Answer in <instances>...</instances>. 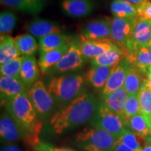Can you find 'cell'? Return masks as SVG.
<instances>
[{
  "label": "cell",
  "instance_id": "1f68e13d",
  "mask_svg": "<svg viewBox=\"0 0 151 151\" xmlns=\"http://www.w3.org/2000/svg\"><path fill=\"white\" fill-rule=\"evenodd\" d=\"M22 65V56L17 58L12 61L0 66L1 76L9 78L20 79V69Z\"/></svg>",
  "mask_w": 151,
  "mask_h": 151
},
{
  "label": "cell",
  "instance_id": "60d3db41",
  "mask_svg": "<svg viewBox=\"0 0 151 151\" xmlns=\"http://www.w3.org/2000/svg\"><path fill=\"white\" fill-rule=\"evenodd\" d=\"M142 151H151V145L150 144L145 145Z\"/></svg>",
  "mask_w": 151,
  "mask_h": 151
},
{
  "label": "cell",
  "instance_id": "8d00e7d4",
  "mask_svg": "<svg viewBox=\"0 0 151 151\" xmlns=\"http://www.w3.org/2000/svg\"><path fill=\"white\" fill-rule=\"evenodd\" d=\"M112 151H142V150H132V149L128 148L127 146H124L122 143L117 141L116 146H115L114 148L113 149Z\"/></svg>",
  "mask_w": 151,
  "mask_h": 151
},
{
  "label": "cell",
  "instance_id": "f35d334b",
  "mask_svg": "<svg viewBox=\"0 0 151 151\" xmlns=\"http://www.w3.org/2000/svg\"><path fill=\"white\" fill-rule=\"evenodd\" d=\"M122 1H126V2L131 4L137 6H140L141 4H143L148 0H122Z\"/></svg>",
  "mask_w": 151,
  "mask_h": 151
},
{
  "label": "cell",
  "instance_id": "836d02e7",
  "mask_svg": "<svg viewBox=\"0 0 151 151\" xmlns=\"http://www.w3.org/2000/svg\"><path fill=\"white\" fill-rule=\"evenodd\" d=\"M139 113H141V106L139 94H129L124 104L123 111L124 118L128 121L129 118Z\"/></svg>",
  "mask_w": 151,
  "mask_h": 151
},
{
  "label": "cell",
  "instance_id": "30bf717a",
  "mask_svg": "<svg viewBox=\"0 0 151 151\" xmlns=\"http://www.w3.org/2000/svg\"><path fill=\"white\" fill-rule=\"evenodd\" d=\"M151 40V20L138 18L126 49L132 52L138 48L146 46Z\"/></svg>",
  "mask_w": 151,
  "mask_h": 151
},
{
  "label": "cell",
  "instance_id": "3957f363",
  "mask_svg": "<svg viewBox=\"0 0 151 151\" xmlns=\"http://www.w3.org/2000/svg\"><path fill=\"white\" fill-rule=\"evenodd\" d=\"M86 78L80 73H67L52 77L48 90L55 102L65 106L86 92Z\"/></svg>",
  "mask_w": 151,
  "mask_h": 151
},
{
  "label": "cell",
  "instance_id": "5b68a950",
  "mask_svg": "<svg viewBox=\"0 0 151 151\" xmlns=\"http://www.w3.org/2000/svg\"><path fill=\"white\" fill-rule=\"evenodd\" d=\"M93 127L109 132L118 138L127 128L128 123L123 117L110 110L102 102H99L98 108L91 119Z\"/></svg>",
  "mask_w": 151,
  "mask_h": 151
},
{
  "label": "cell",
  "instance_id": "4316f807",
  "mask_svg": "<svg viewBox=\"0 0 151 151\" xmlns=\"http://www.w3.org/2000/svg\"><path fill=\"white\" fill-rule=\"evenodd\" d=\"M126 58L130 65L146 73L148 68L151 67V50L146 46L140 47L134 51L129 52Z\"/></svg>",
  "mask_w": 151,
  "mask_h": 151
},
{
  "label": "cell",
  "instance_id": "d6986e66",
  "mask_svg": "<svg viewBox=\"0 0 151 151\" xmlns=\"http://www.w3.org/2000/svg\"><path fill=\"white\" fill-rule=\"evenodd\" d=\"M71 43H69L63 47L50 51L40 52L38 60V65L41 73L43 75H46L48 71L59 62L70 48Z\"/></svg>",
  "mask_w": 151,
  "mask_h": 151
},
{
  "label": "cell",
  "instance_id": "484cf974",
  "mask_svg": "<svg viewBox=\"0 0 151 151\" xmlns=\"http://www.w3.org/2000/svg\"><path fill=\"white\" fill-rule=\"evenodd\" d=\"M14 41L19 53L22 57L35 56L39 50V43L37 42L35 37L29 34L17 36Z\"/></svg>",
  "mask_w": 151,
  "mask_h": 151
},
{
  "label": "cell",
  "instance_id": "e0dca14e",
  "mask_svg": "<svg viewBox=\"0 0 151 151\" xmlns=\"http://www.w3.org/2000/svg\"><path fill=\"white\" fill-rule=\"evenodd\" d=\"M40 69L38 62L35 56L22 57V65L20 69V80L27 88L39 81Z\"/></svg>",
  "mask_w": 151,
  "mask_h": 151
},
{
  "label": "cell",
  "instance_id": "74e56055",
  "mask_svg": "<svg viewBox=\"0 0 151 151\" xmlns=\"http://www.w3.org/2000/svg\"><path fill=\"white\" fill-rule=\"evenodd\" d=\"M1 151H22L21 149L16 145H7L1 148Z\"/></svg>",
  "mask_w": 151,
  "mask_h": 151
},
{
  "label": "cell",
  "instance_id": "52a82bcc",
  "mask_svg": "<svg viewBox=\"0 0 151 151\" xmlns=\"http://www.w3.org/2000/svg\"><path fill=\"white\" fill-rule=\"evenodd\" d=\"M27 95L38 116L46 117L52 113L55 101L42 81H37L27 89Z\"/></svg>",
  "mask_w": 151,
  "mask_h": 151
},
{
  "label": "cell",
  "instance_id": "277c9868",
  "mask_svg": "<svg viewBox=\"0 0 151 151\" xmlns=\"http://www.w3.org/2000/svg\"><path fill=\"white\" fill-rule=\"evenodd\" d=\"M76 141L84 151H112L118 138L109 132L92 126L79 132Z\"/></svg>",
  "mask_w": 151,
  "mask_h": 151
},
{
  "label": "cell",
  "instance_id": "d590c367",
  "mask_svg": "<svg viewBox=\"0 0 151 151\" xmlns=\"http://www.w3.org/2000/svg\"><path fill=\"white\" fill-rule=\"evenodd\" d=\"M37 151H76L72 148L55 147L47 143L39 142L36 146Z\"/></svg>",
  "mask_w": 151,
  "mask_h": 151
},
{
  "label": "cell",
  "instance_id": "cb8c5ba5",
  "mask_svg": "<svg viewBox=\"0 0 151 151\" xmlns=\"http://www.w3.org/2000/svg\"><path fill=\"white\" fill-rule=\"evenodd\" d=\"M128 96L129 94L122 87L120 89L102 97V103L104 104L110 110L118 113V115L124 118V106Z\"/></svg>",
  "mask_w": 151,
  "mask_h": 151
},
{
  "label": "cell",
  "instance_id": "7402d4cb",
  "mask_svg": "<svg viewBox=\"0 0 151 151\" xmlns=\"http://www.w3.org/2000/svg\"><path fill=\"white\" fill-rule=\"evenodd\" d=\"M128 55L127 50L116 46L104 54L90 60V64L93 66L116 67L121 60L127 58Z\"/></svg>",
  "mask_w": 151,
  "mask_h": 151
},
{
  "label": "cell",
  "instance_id": "ba28073f",
  "mask_svg": "<svg viewBox=\"0 0 151 151\" xmlns=\"http://www.w3.org/2000/svg\"><path fill=\"white\" fill-rule=\"evenodd\" d=\"M111 21L107 16L93 19L83 26L81 36L90 40H111Z\"/></svg>",
  "mask_w": 151,
  "mask_h": 151
},
{
  "label": "cell",
  "instance_id": "7c38bea8",
  "mask_svg": "<svg viewBox=\"0 0 151 151\" xmlns=\"http://www.w3.org/2000/svg\"><path fill=\"white\" fill-rule=\"evenodd\" d=\"M78 39L79 48L87 60L101 55L116 46L111 40H90L81 36Z\"/></svg>",
  "mask_w": 151,
  "mask_h": 151
},
{
  "label": "cell",
  "instance_id": "4dcf8cb0",
  "mask_svg": "<svg viewBox=\"0 0 151 151\" xmlns=\"http://www.w3.org/2000/svg\"><path fill=\"white\" fill-rule=\"evenodd\" d=\"M145 139L137 134L132 130L127 128L122 135L118 139V141L122 143L128 148L135 150H143L141 146V139Z\"/></svg>",
  "mask_w": 151,
  "mask_h": 151
},
{
  "label": "cell",
  "instance_id": "5bb4252c",
  "mask_svg": "<svg viewBox=\"0 0 151 151\" xmlns=\"http://www.w3.org/2000/svg\"><path fill=\"white\" fill-rule=\"evenodd\" d=\"M60 8L68 16L83 18L93 12L95 2L94 0H61Z\"/></svg>",
  "mask_w": 151,
  "mask_h": 151
},
{
  "label": "cell",
  "instance_id": "d4e9b609",
  "mask_svg": "<svg viewBox=\"0 0 151 151\" xmlns=\"http://www.w3.org/2000/svg\"><path fill=\"white\" fill-rule=\"evenodd\" d=\"M15 44L14 38L8 35H1L0 38V64L5 65L20 57Z\"/></svg>",
  "mask_w": 151,
  "mask_h": 151
},
{
  "label": "cell",
  "instance_id": "ffe728a7",
  "mask_svg": "<svg viewBox=\"0 0 151 151\" xmlns=\"http://www.w3.org/2000/svg\"><path fill=\"white\" fill-rule=\"evenodd\" d=\"M114 67L91 65L86 73L87 82L94 89L102 90Z\"/></svg>",
  "mask_w": 151,
  "mask_h": 151
},
{
  "label": "cell",
  "instance_id": "8992f818",
  "mask_svg": "<svg viewBox=\"0 0 151 151\" xmlns=\"http://www.w3.org/2000/svg\"><path fill=\"white\" fill-rule=\"evenodd\" d=\"M79 39H76L71 43L70 48L62 58L59 62L49 70L46 75H60L74 72L86 65L87 60L79 48Z\"/></svg>",
  "mask_w": 151,
  "mask_h": 151
},
{
  "label": "cell",
  "instance_id": "f546056e",
  "mask_svg": "<svg viewBox=\"0 0 151 151\" xmlns=\"http://www.w3.org/2000/svg\"><path fill=\"white\" fill-rule=\"evenodd\" d=\"M141 113L151 124V86L148 78L143 81L139 92Z\"/></svg>",
  "mask_w": 151,
  "mask_h": 151
},
{
  "label": "cell",
  "instance_id": "d6a6232c",
  "mask_svg": "<svg viewBox=\"0 0 151 151\" xmlns=\"http://www.w3.org/2000/svg\"><path fill=\"white\" fill-rule=\"evenodd\" d=\"M17 17L11 11H3L0 14V32L1 35L12 32L16 25Z\"/></svg>",
  "mask_w": 151,
  "mask_h": 151
},
{
  "label": "cell",
  "instance_id": "b9f144b4",
  "mask_svg": "<svg viewBox=\"0 0 151 151\" xmlns=\"http://www.w3.org/2000/svg\"><path fill=\"white\" fill-rule=\"evenodd\" d=\"M146 47L149 49V50H151V40L150 41V42H149V43H148V44H147Z\"/></svg>",
  "mask_w": 151,
  "mask_h": 151
},
{
  "label": "cell",
  "instance_id": "603a6c76",
  "mask_svg": "<svg viewBox=\"0 0 151 151\" xmlns=\"http://www.w3.org/2000/svg\"><path fill=\"white\" fill-rule=\"evenodd\" d=\"M146 78V72L130 65L123 88L129 94H139L141 85Z\"/></svg>",
  "mask_w": 151,
  "mask_h": 151
},
{
  "label": "cell",
  "instance_id": "44dd1931",
  "mask_svg": "<svg viewBox=\"0 0 151 151\" xmlns=\"http://www.w3.org/2000/svg\"><path fill=\"white\" fill-rule=\"evenodd\" d=\"M76 39L72 36L66 35L63 32L52 34L39 39V51L43 52L55 50L71 43Z\"/></svg>",
  "mask_w": 151,
  "mask_h": 151
},
{
  "label": "cell",
  "instance_id": "2e32d148",
  "mask_svg": "<svg viewBox=\"0 0 151 151\" xmlns=\"http://www.w3.org/2000/svg\"><path fill=\"white\" fill-rule=\"evenodd\" d=\"M0 92H1V103H2L6 100L17 97L19 94L27 92V88L20 79L1 76Z\"/></svg>",
  "mask_w": 151,
  "mask_h": 151
},
{
  "label": "cell",
  "instance_id": "e575fe53",
  "mask_svg": "<svg viewBox=\"0 0 151 151\" xmlns=\"http://www.w3.org/2000/svg\"><path fill=\"white\" fill-rule=\"evenodd\" d=\"M138 18L151 20V0H148L139 6Z\"/></svg>",
  "mask_w": 151,
  "mask_h": 151
},
{
  "label": "cell",
  "instance_id": "9c48e42d",
  "mask_svg": "<svg viewBox=\"0 0 151 151\" xmlns=\"http://www.w3.org/2000/svg\"><path fill=\"white\" fill-rule=\"evenodd\" d=\"M138 18L113 17L111 21V41L120 48L126 49Z\"/></svg>",
  "mask_w": 151,
  "mask_h": 151
},
{
  "label": "cell",
  "instance_id": "ac0fdd59",
  "mask_svg": "<svg viewBox=\"0 0 151 151\" xmlns=\"http://www.w3.org/2000/svg\"><path fill=\"white\" fill-rule=\"evenodd\" d=\"M3 6L8 8L32 15L38 14L43 10L46 0H0Z\"/></svg>",
  "mask_w": 151,
  "mask_h": 151
},
{
  "label": "cell",
  "instance_id": "4fadbf2b",
  "mask_svg": "<svg viewBox=\"0 0 151 151\" xmlns=\"http://www.w3.org/2000/svg\"><path fill=\"white\" fill-rule=\"evenodd\" d=\"M129 67V61L127 58H124L114 67L104 88L101 90L102 97L108 95L123 87Z\"/></svg>",
  "mask_w": 151,
  "mask_h": 151
},
{
  "label": "cell",
  "instance_id": "7a4b0ae2",
  "mask_svg": "<svg viewBox=\"0 0 151 151\" xmlns=\"http://www.w3.org/2000/svg\"><path fill=\"white\" fill-rule=\"evenodd\" d=\"M3 104L18 124L28 144L37 146L42 129V122L27 95V92L4 101Z\"/></svg>",
  "mask_w": 151,
  "mask_h": 151
},
{
  "label": "cell",
  "instance_id": "9a60e30c",
  "mask_svg": "<svg viewBox=\"0 0 151 151\" xmlns=\"http://www.w3.org/2000/svg\"><path fill=\"white\" fill-rule=\"evenodd\" d=\"M28 34L40 39L55 33H61L62 28L56 22L40 18L31 20L26 27Z\"/></svg>",
  "mask_w": 151,
  "mask_h": 151
},
{
  "label": "cell",
  "instance_id": "f1b7e54d",
  "mask_svg": "<svg viewBox=\"0 0 151 151\" xmlns=\"http://www.w3.org/2000/svg\"><path fill=\"white\" fill-rule=\"evenodd\" d=\"M127 123L132 131L140 137L146 139L151 136V124L143 113H139L132 117Z\"/></svg>",
  "mask_w": 151,
  "mask_h": 151
},
{
  "label": "cell",
  "instance_id": "83f0119b",
  "mask_svg": "<svg viewBox=\"0 0 151 151\" xmlns=\"http://www.w3.org/2000/svg\"><path fill=\"white\" fill-rule=\"evenodd\" d=\"M110 9L113 16L117 18H139V6L122 0H113L111 4Z\"/></svg>",
  "mask_w": 151,
  "mask_h": 151
},
{
  "label": "cell",
  "instance_id": "8fae6325",
  "mask_svg": "<svg viewBox=\"0 0 151 151\" xmlns=\"http://www.w3.org/2000/svg\"><path fill=\"white\" fill-rule=\"evenodd\" d=\"M0 136L1 140L9 143L24 139L23 131L6 108L0 119Z\"/></svg>",
  "mask_w": 151,
  "mask_h": 151
},
{
  "label": "cell",
  "instance_id": "6da1fadb",
  "mask_svg": "<svg viewBox=\"0 0 151 151\" xmlns=\"http://www.w3.org/2000/svg\"><path fill=\"white\" fill-rule=\"evenodd\" d=\"M98 106L99 103L92 93L85 92L52 115L50 127L58 135L70 131L91 120Z\"/></svg>",
  "mask_w": 151,
  "mask_h": 151
},
{
  "label": "cell",
  "instance_id": "ab89813d",
  "mask_svg": "<svg viewBox=\"0 0 151 151\" xmlns=\"http://www.w3.org/2000/svg\"><path fill=\"white\" fill-rule=\"evenodd\" d=\"M147 78L150 82V86H151V67L150 68H148V69L147 70Z\"/></svg>",
  "mask_w": 151,
  "mask_h": 151
}]
</instances>
